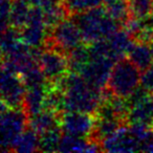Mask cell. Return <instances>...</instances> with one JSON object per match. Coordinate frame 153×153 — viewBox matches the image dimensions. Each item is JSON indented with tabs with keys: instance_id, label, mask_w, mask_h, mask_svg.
Returning <instances> with one entry per match:
<instances>
[{
	"instance_id": "6da1fadb",
	"label": "cell",
	"mask_w": 153,
	"mask_h": 153,
	"mask_svg": "<svg viewBox=\"0 0 153 153\" xmlns=\"http://www.w3.org/2000/svg\"><path fill=\"white\" fill-rule=\"evenodd\" d=\"M63 91V110L96 113L105 99V90H98L89 85L80 74L72 72L60 82Z\"/></svg>"
},
{
	"instance_id": "7a4b0ae2",
	"label": "cell",
	"mask_w": 153,
	"mask_h": 153,
	"mask_svg": "<svg viewBox=\"0 0 153 153\" xmlns=\"http://www.w3.org/2000/svg\"><path fill=\"white\" fill-rule=\"evenodd\" d=\"M71 18L78 24L84 41L88 44L107 39L119 30V23L109 16L105 7H96L71 16Z\"/></svg>"
},
{
	"instance_id": "3957f363",
	"label": "cell",
	"mask_w": 153,
	"mask_h": 153,
	"mask_svg": "<svg viewBox=\"0 0 153 153\" xmlns=\"http://www.w3.org/2000/svg\"><path fill=\"white\" fill-rule=\"evenodd\" d=\"M140 69L130 61L123 59L115 62L109 76L107 88L112 96L128 99L140 84Z\"/></svg>"
},
{
	"instance_id": "277c9868",
	"label": "cell",
	"mask_w": 153,
	"mask_h": 153,
	"mask_svg": "<svg viewBox=\"0 0 153 153\" xmlns=\"http://www.w3.org/2000/svg\"><path fill=\"white\" fill-rule=\"evenodd\" d=\"M28 125V115L23 109L10 108L1 103V149L2 152H11L14 144L26 129Z\"/></svg>"
},
{
	"instance_id": "5b68a950",
	"label": "cell",
	"mask_w": 153,
	"mask_h": 153,
	"mask_svg": "<svg viewBox=\"0 0 153 153\" xmlns=\"http://www.w3.org/2000/svg\"><path fill=\"white\" fill-rule=\"evenodd\" d=\"M83 36L74 19H65L49 30L44 47L56 48L68 55L72 49L82 45Z\"/></svg>"
},
{
	"instance_id": "8992f818",
	"label": "cell",
	"mask_w": 153,
	"mask_h": 153,
	"mask_svg": "<svg viewBox=\"0 0 153 153\" xmlns=\"http://www.w3.org/2000/svg\"><path fill=\"white\" fill-rule=\"evenodd\" d=\"M38 63L47 82L51 85H59L68 74L69 63L67 55L56 48L44 47V51H41Z\"/></svg>"
},
{
	"instance_id": "52a82bcc",
	"label": "cell",
	"mask_w": 153,
	"mask_h": 153,
	"mask_svg": "<svg viewBox=\"0 0 153 153\" xmlns=\"http://www.w3.org/2000/svg\"><path fill=\"white\" fill-rule=\"evenodd\" d=\"M96 125V114L81 111H61L60 127L63 133L90 137Z\"/></svg>"
},
{
	"instance_id": "ba28073f",
	"label": "cell",
	"mask_w": 153,
	"mask_h": 153,
	"mask_svg": "<svg viewBox=\"0 0 153 153\" xmlns=\"http://www.w3.org/2000/svg\"><path fill=\"white\" fill-rule=\"evenodd\" d=\"M115 62L117 61L112 58L106 56L90 58L89 62L84 66L80 74L94 89L104 90Z\"/></svg>"
},
{
	"instance_id": "9c48e42d",
	"label": "cell",
	"mask_w": 153,
	"mask_h": 153,
	"mask_svg": "<svg viewBox=\"0 0 153 153\" xmlns=\"http://www.w3.org/2000/svg\"><path fill=\"white\" fill-rule=\"evenodd\" d=\"M9 70L1 69V97L2 103L10 108L23 107L26 86L22 76Z\"/></svg>"
},
{
	"instance_id": "30bf717a",
	"label": "cell",
	"mask_w": 153,
	"mask_h": 153,
	"mask_svg": "<svg viewBox=\"0 0 153 153\" xmlns=\"http://www.w3.org/2000/svg\"><path fill=\"white\" fill-rule=\"evenodd\" d=\"M101 147H102V151L113 153L142 151V144L130 132L129 126H127L126 124L121 125L114 133L105 138L101 143Z\"/></svg>"
},
{
	"instance_id": "8fae6325",
	"label": "cell",
	"mask_w": 153,
	"mask_h": 153,
	"mask_svg": "<svg viewBox=\"0 0 153 153\" xmlns=\"http://www.w3.org/2000/svg\"><path fill=\"white\" fill-rule=\"evenodd\" d=\"M51 88V84L40 87L27 88L23 101V109L28 117L36 114L45 108V101Z\"/></svg>"
},
{
	"instance_id": "7c38bea8",
	"label": "cell",
	"mask_w": 153,
	"mask_h": 153,
	"mask_svg": "<svg viewBox=\"0 0 153 153\" xmlns=\"http://www.w3.org/2000/svg\"><path fill=\"white\" fill-rule=\"evenodd\" d=\"M127 122L129 123L153 124V92L130 107Z\"/></svg>"
},
{
	"instance_id": "4fadbf2b",
	"label": "cell",
	"mask_w": 153,
	"mask_h": 153,
	"mask_svg": "<svg viewBox=\"0 0 153 153\" xmlns=\"http://www.w3.org/2000/svg\"><path fill=\"white\" fill-rule=\"evenodd\" d=\"M48 27L44 23H30L20 30L21 40L33 48L44 47L49 33Z\"/></svg>"
},
{
	"instance_id": "5bb4252c",
	"label": "cell",
	"mask_w": 153,
	"mask_h": 153,
	"mask_svg": "<svg viewBox=\"0 0 153 153\" xmlns=\"http://www.w3.org/2000/svg\"><path fill=\"white\" fill-rule=\"evenodd\" d=\"M28 126L38 132L39 135L47 130L60 127V112L51 109H43L40 112L28 117Z\"/></svg>"
},
{
	"instance_id": "9a60e30c",
	"label": "cell",
	"mask_w": 153,
	"mask_h": 153,
	"mask_svg": "<svg viewBox=\"0 0 153 153\" xmlns=\"http://www.w3.org/2000/svg\"><path fill=\"white\" fill-rule=\"evenodd\" d=\"M107 40L117 61L123 59L127 53H129L135 42L133 37L126 30H117L110 37H108Z\"/></svg>"
},
{
	"instance_id": "2e32d148",
	"label": "cell",
	"mask_w": 153,
	"mask_h": 153,
	"mask_svg": "<svg viewBox=\"0 0 153 153\" xmlns=\"http://www.w3.org/2000/svg\"><path fill=\"white\" fill-rule=\"evenodd\" d=\"M123 124L126 123L119 119H115V117H102L96 115V125H94V129L89 138L96 140L101 145V143L105 138L114 133L120 128V126Z\"/></svg>"
},
{
	"instance_id": "e0dca14e",
	"label": "cell",
	"mask_w": 153,
	"mask_h": 153,
	"mask_svg": "<svg viewBox=\"0 0 153 153\" xmlns=\"http://www.w3.org/2000/svg\"><path fill=\"white\" fill-rule=\"evenodd\" d=\"M129 59L142 71L153 64V55L150 43L135 41L129 51Z\"/></svg>"
},
{
	"instance_id": "ac0fdd59",
	"label": "cell",
	"mask_w": 153,
	"mask_h": 153,
	"mask_svg": "<svg viewBox=\"0 0 153 153\" xmlns=\"http://www.w3.org/2000/svg\"><path fill=\"white\" fill-rule=\"evenodd\" d=\"M40 135L30 127L26 128L23 133L18 137L14 144L11 152L18 153H32L39 151Z\"/></svg>"
},
{
	"instance_id": "d6986e66",
	"label": "cell",
	"mask_w": 153,
	"mask_h": 153,
	"mask_svg": "<svg viewBox=\"0 0 153 153\" xmlns=\"http://www.w3.org/2000/svg\"><path fill=\"white\" fill-rule=\"evenodd\" d=\"M104 7L111 18L117 23L125 24L130 18V9L128 0H104Z\"/></svg>"
},
{
	"instance_id": "ffe728a7",
	"label": "cell",
	"mask_w": 153,
	"mask_h": 153,
	"mask_svg": "<svg viewBox=\"0 0 153 153\" xmlns=\"http://www.w3.org/2000/svg\"><path fill=\"white\" fill-rule=\"evenodd\" d=\"M30 5L25 0H13L11 15H10V25L21 30L26 25L30 16Z\"/></svg>"
},
{
	"instance_id": "44dd1931",
	"label": "cell",
	"mask_w": 153,
	"mask_h": 153,
	"mask_svg": "<svg viewBox=\"0 0 153 153\" xmlns=\"http://www.w3.org/2000/svg\"><path fill=\"white\" fill-rule=\"evenodd\" d=\"M63 132L61 127H56L40 134L39 151L40 152H56L59 149Z\"/></svg>"
},
{
	"instance_id": "7402d4cb",
	"label": "cell",
	"mask_w": 153,
	"mask_h": 153,
	"mask_svg": "<svg viewBox=\"0 0 153 153\" xmlns=\"http://www.w3.org/2000/svg\"><path fill=\"white\" fill-rule=\"evenodd\" d=\"M69 69L72 72L80 74L81 70L90 60V53L88 46H84L83 44L78 46L76 48L72 49L67 55Z\"/></svg>"
},
{
	"instance_id": "603a6c76",
	"label": "cell",
	"mask_w": 153,
	"mask_h": 153,
	"mask_svg": "<svg viewBox=\"0 0 153 153\" xmlns=\"http://www.w3.org/2000/svg\"><path fill=\"white\" fill-rule=\"evenodd\" d=\"M61 2L68 15L74 16L101 7L104 0H61Z\"/></svg>"
},
{
	"instance_id": "cb8c5ba5",
	"label": "cell",
	"mask_w": 153,
	"mask_h": 153,
	"mask_svg": "<svg viewBox=\"0 0 153 153\" xmlns=\"http://www.w3.org/2000/svg\"><path fill=\"white\" fill-rule=\"evenodd\" d=\"M21 36H20V30L17 27L10 25L2 30L1 36V53L2 56L9 55L13 51L16 47L21 42Z\"/></svg>"
},
{
	"instance_id": "d4e9b609",
	"label": "cell",
	"mask_w": 153,
	"mask_h": 153,
	"mask_svg": "<svg viewBox=\"0 0 153 153\" xmlns=\"http://www.w3.org/2000/svg\"><path fill=\"white\" fill-rule=\"evenodd\" d=\"M68 16L65 7H63L62 2L56 3L51 7H47L43 9V18H44V23L49 30L59 24L61 21L65 20V18Z\"/></svg>"
},
{
	"instance_id": "484cf974",
	"label": "cell",
	"mask_w": 153,
	"mask_h": 153,
	"mask_svg": "<svg viewBox=\"0 0 153 153\" xmlns=\"http://www.w3.org/2000/svg\"><path fill=\"white\" fill-rule=\"evenodd\" d=\"M130 17L148 18L153 15V0H128Z\"/></svg>"
},
{
	"instance_id": "4316f807",
	"label": "cell",
	"mask_w": 153,
	"mask_h": 153,
	"mask_svg": "<svg viewBox=\"0 0 153 153\" xmlns=\"http://www.w3.org/2000/svg\"><path fill=\"white\" fill-rule=\"evenodd\" d=\"M13 0H0V13H1V32L10 26V15H11Z\"/></svg>"
},
{
	"instance_id": "83f0119b",
	"label": "cell",
	"mask_w": 153,
	"mask_h": 153,
	"mask_svg": "<svg viewBox=\"0 0 153 153\" xmlns=\"http://www.w3.org/2000/svg\"><path fill=\"white\" fill-rule=\"evenodd\" d=\"M140 86L148 91L153 92V64L143 71L140 76Z\"/></svg>"
},
{
	"instance_id": "f1b7e54d",
	"label": "cell",
	"mask_w": 153,
	"mask_h": 153,
	"mask_svg": "<svg viewBox=\"0 0 153 153\" xmlns=\"http://www.w3.org/2000/svg\"><path fill=\"white\" fill-rule=\"evenodd\" d=\"M150 46H151V49H152V55H153V40L150 42Z\"/></svg>"
},
{
	"instance_id": "f546056e",
	"label": "cell",
	"mask_w": 153,
	"mask_h": 153,
	"mask_svg": "<svg viewBox=\"0 0 153 153\" xmlns=\"http://www.w3.org/2000/svg\"><path fill=\"white\" fill-rule=\"evenodd\" d=\"M152 21H153V15H152Z\"/></svg>"
}]
</instances>
